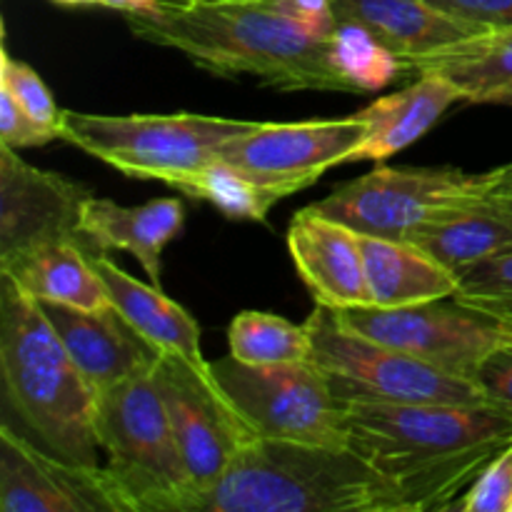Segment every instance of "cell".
Returning <instances> with one entry per match:
<instances>
[{
    "label": "cell",
    "instance_id": "cell-1",
    "mask_svg": "<svg viewBox=\"0 0 512 512\" xmlns=\"http://www.w3.org/2000/svg\"><path fill=\"white\" fill-rule=\"evenodd\" d=\"M125 20L135 38L180 50L213 75H253L285 93H353L335 58L330 0H190Z\"/></svg>",
    "mask_w": 512,
    "mask_h": 512
},
{
    "label": "cell",
    "instance_id": "cell-2",
    "mask_svg": "<svg viewBox=\"0 0 512 512\" xmlns=\"http://www.w3.org/2000/svg\"><path fill=\"white\" fill-rule=\"evenodd\" d=\"M348 448L403 488L415 512L450 510L485 465L512 445L503 403H345Z\"/></svg>",
    "mask_w": 512,
    "mask_h": 512
},
{
    "label": "cell",
    "instance_id": "cell-3",
    "mask_svg": "<svg viewBox=\"0 0 512 512\" xmlns=\"http://www.w3.org/2000/svg\"><path fill=\"white\" fill-rule=\"evenodd\" d=\"M198 512H415L395 480L350 448L255 438Z\"/></svg>",
    "mask_w": 512,
    "mask_h": 512
},
{
    "label": "cell",
    "instance_id": "cell-4",
    "mask_svg": "<svg viewBox=\"0 0 512 512\" xmlns=\"http://www.w3.org/2000/svg\"><path fill=\"white\" fill-rule=\"evenodd\" d=\"M0 370L5 398L50 453L98 463V393L73 363L38 300L0 273Z\"/></svg>",
    "mask_w": 512,
    "mask_h": 512
},
{
    "label": "cell",
    "instance_id": "cell-5",
    "mask_svg": "<svg viewBox=\"0 0 512 512\" xmlns=\"http://www.w3.org/2000/svg\"><path fill=\"white\" fill-rule=\"evenodd\" d=\"M95 438L123 512H195L198 493L153 368L98 393Z\"/></svg>",
    "mask_w": 512,
    "mask_h": 512
},
{
    "label": "cell",
    "instance_id": "cell-6",
    "mask_svg": "<svg viewBox=\"0 0 512 512\" xmlns=\"http://www.w3.org/2000/svg\"><path fill=\"white\" fill-rule=\"evenodd\" d=\"M253 125L250 120L195 113L95 115L63 110L60 138L128 178L160 180L175 188L208 168L225 140Z\"/></svg>",
    "mask_w": 512,
    "mask_h": 512
},
{
    "label": "cell",
    "instance_id": "cell-7",
    "mask_svg": "<svg viewBox=\"0 0 512 512\" xmlns=\"http://www.w3.org/2000/svg\"><path fill=\"white\" fill-rule=\"evenodd\" d=\"M310 333V360L328 373L340 400L373 403H498L475 380L433 368L390 345L343 328L335 310L318 305L305 320Z\"/></svg>",
    "mask_w": 512,
    "mask_h": 512
},
{
    "label": "cell",
    "instance_id": "cell-8",
    "mask_svg": "<svg viewBox=\"0 0 512 512\" xmlns=\"http://www.w3.org/2000/svg\"><path fill=\"white\" fill-rule=\"evenodd\" d=\"M210 370L258 438L348 448L345 400L315 360L250 365L228 355Z\"/></svg>",
    "mask_w": 512,
    "mask_h": 512
},
{
    "label": "cell",
    "instance_id": "cell-9",
    "mask_svg": "<svg viewBox=\"0 0 512 512\" xmlns=\"http://www.w3.org/2000/svg\"><path fill=\"white\" fill-rule=\"evenodd\" d=\"M335 318L353 333L468 380H475L493 350L512 340V320L458 295L403 308H345L335 310Z\"/></svg>",
    "mask_w": 512,
    "mask_h": 512
},
{
    "label": "cell",
    "instance_id": "cell-10",
    "mask_svg": "<svg viewBox=\"0 0 512 512\" xmlns=\"http://www.w3.org/2000/svg\"><path fill=\"white\" fill-rule=\"evenodd\" d=\"M490 173H465L460 168H375L368 175L338 185L315 208L340 220L360 235L408 240V235L435 215L458 205L483 200Z\"/></svg>",
    "mask_w": 512,
    "mask_h": 512
},
{
    "label": "cell",
    "instance_id": "cell-11",
    "mask_svg": "<svg viewBox=\"0 0 512 512\" xmlns=\"http://www.w3.org/2000/svg\"><path fill=\"white\" fill-rule=\"evenodd\" d=\"M368 133L358 113L335 120L255 123L225 140L215 158L243 175L270 205L300 193L333 165L348 163Z\"/></svg>",
    "mask_w": 512,
    "mask_h": 512
},
{
    "label": "cell",
    "instance_id": "cell-12",
    "mask_svg": "<svg viewBox=\"0 0 512 512\" xmlns=\"http://www.w3.org/2000/svg\"><path fill=\"white\" fill-rule=\"evenodd\" d=\"M153 378L200 505L235 455L258 435L223 393L210 365L198 368L180 355H160Z\"/></svg>",
    "mask_w": 512,
    "mask_h": 512
},
{
    "label": "cell",
    "instance_id": "cell-13",
    "mask_svg": "<svg viewBox=\"0 0 512 512\" xmlns=\"http://www.w3.org/2000/svg\"><path fill=\"white\" fill-rule=\"evenodd\" d=\"M0 510L123 512L105 468L43 453L8 423L0 428Z\"/></svg>",
    "mask_w": 512,
    "mask_h": 512
},
{
    "label": "cell",
    "instance_id": "cell-14",
    "mask_svg": "<svg viewBox=\"0 0 512 512\" xmlns=\"http://www.w3.org/2000/svg\"><path fill=\"white\" fill-rule=\"evenodd\" d=\"M88 198V188L33 168L15 148L0 143V260L35 243L80 238Z\"/></svg>",
    "mask_w": 512,
    "mask_h": 512
},
{
    "label": "cell",
    "instance_id": "cell-15",
    "mask_svg": "<svg viewBox=\"0 0 512 512\" xmlns=\"http://www.w3.org/2000/svg\"><path fill=\"white\" fill-rule=\"evenodd\" d=\"M288 250L318 305L330 310L373 305L358 230L303 208L290 223Z\"/></svg>",
    "mask_w": 512,
    "mask_h": 512
},
{
    "label": "cell",
    "instance_id": "cell-16",
    "mask_svg": "<svg viewBox=\"0 0 512 512\" xmlns=\"http://www.w3.org/2000/svg\"><path fill=\"white\" fill-rule=\"evenodd\" d=\"M38 303L95 393H103L158 363V350L113 305L85 310L45 300Z\"/></svg>",
    "mask_w": 512,
    "mask_h": 512
},
{
    "label": "cell",
    "instance_id": "cell-17",
    "mask_svg": "<svg viewBox=\"0 0 512 512\" xmlns=\"http://www.w3.org/2000/svg\"><path fill=\"white\" fill-rule=\"evenodd\" d=\"M330 10L338 23L368 30L403 63L490 33L443 13L428 0H330Z\"/></svg>",
    "mask_w": 512,
    "mask_h": 512
},
{
    "label": "cell",
    "instance_id": "cell-18",
    "mask_svg": "<svg viewBox=\"0 0 512 512\" xmlns=\"http://www.w3.org/2000/svg\"><path fill=\"white\" fill-rule=\"evenodd\" d=\"M185 208L180 198H155L135 208L90 195L80 213V238L88 240L95 253L125 250L133 255L150 283L163 288V250L183 230Z\"/></svg>",
    "mask_w": 512,
    "mask_h": 512
},
{
    "label": "cell",
    "instance_id": "cell-19",
    "mask_svg": "<svg viewBox=\"0 0 512 512\" xmlns=\"http://www.w3.org/2000/svg\"><path fill=\"white\" fill-rule=\"evenodd\" d=\"M103 280L113 308L158 350L160 355H180L198 368H208L200 350V328L185 308L168 298L158 285H145L125 273L105 253L90 255Z\"/></svg>",
    "mask_w": 512,
    "mask_h": 512
},
{
    "label": "cell",
    "instance_id": "cell-20",
    "mask_svg": "<svg viewBox=\"0 0 512 512\" xmlns=\"http://www.w3.org/2000/svg\"><path fill=\"white\" fill-rule=\"evenodd\" d=\"M463 100L458 85L438 73L418 75L413 85L390 93L360 110L368 133L360 140L348 163L385 160L423 138L455 103Z\"/></svg>",
    "mask_w": 512,
    "mask_h": 512
},
{
    "label": "cell",
    "instance_id": "cell-21",
    "mask_svg": "<svg viewBox=\"0 0 512 512\" xmlns=\"http://www.w3.org/2000/svg\"><path fill=\"white\" fill-rule=\"evenodd\" d=\"M0 273L10 275L35 300L63 303L73 308H110L108 290L93 268L90 255L80 248V238H60L35 243L0 260Z\"/></svg>",
    "mask_w": 512,
    "mask_h": 512
},
{
    "label": "cell",
    "instance_id": "cell-22",
    "mask_svg": "<svg viewBox=\"0 0 512 512\" xmlns=\"http://www.w3.org/2000/svg\"><path fill=\"white\" fill-rule=\"evenodd\" d=\"M408 243L433 255L460 278L473 265L512 250V215L485 195L430 218L408 235Z\"/></svg>",
    "mask_w": 512,
    "mask_h": 512
},
{
    "label": "cell",
    "instance_id": "cell-23",
    "mask_svg": "<svg viewBox=\"0 0 512 512\" xmlns=\"http://www.w3.org/2000/svg\"><path fill=\"white\" fill-rule=\"evenodd\" d=\"M360 248L370 295L378 308H403L458 293V275L408 240L360 235Z\"/></svg>",
    "mask_w": 512,
    "mask_h": 512
},
{
    "label": "cell",
    "instance_id": "cell-24",
    "mask_svg": "<svg viewBox=\"0 0 512 512\" xmlns=\"http://www.w3.org/2000/svg\"><path fill=\"white\" fill-rule=\"evenodd\" d=\"M408 73H438L458 85L465 103L512 105V28L490 30L458 45L405 60Z\"/></svg>",
    "mask_w": 512,
    "mask_h": 512
},
{
    "label": "cell",
    "instance_id": "cell-25",
    "mask_svg": "<svg viewBox=\"0 0 512 512\" xmlns=\"http://www.w3.org/2000/svg\"><path fill=\"white\" fill-rule=\"evenodd\" d=\"M228 343L230 355L250 365L308 360L313 350L308 325H295L278 315L258 313V310L235 315L228 330Z\"/></svg>",
    "mask_w": 512,
    "mask_h": 512
},
{
    "label": "cell",
    "instance_id": "cell-26",
    "mask_svg": "<svg viewBox=\"0 0 512 512\" xmlns=\"http://www.w3.org/2000/svg\"><path fill=\"white\" fill-rule=\"evenodd\" d=\"M335 58L353 93H375L405 75L403 60L378 43L368 30L353 23H338Z\"/></svg>",
    "mask_w": 512,
    "mask_h": 512
},
{
    "label": "cell",
    "instance_id": "cell-27",
    "mask_svg": "<svg viewBox=\"0 0 512 512\" xmlns=\"http://www.w3.org/2000/svg\"><path fill=\"white\" fill-rule=\"evenodd\" d=\"M173 190H180L188 198L208 200L220 213L235 220H265L273 208L253 183H248L243 175L220 163L218 158L208 168L175 185Z\"/></svg>",
    "mask_w": 512,
    "mask_h": 512
},
{
    "label": "cell",
    "instance_id": "cell-28",
    "mask_svg": "<svg viewBox=\"0 0 512 512\" xmlns=\"http://www.w3.org/2000/svg\"><path fill=\"white\" fill-rule=\"evenodd\" d=\"M0 88L8 90L30 118H35L40 125H45V128L55 130V133L60 135L63 110L55 105L48 85L40 80V75L35 73L28 63L13 58L5 48H3V65H0Z\"/></svg>",
    "mask_w": 512,
    "mask_h": 512
},
{
    "label": "cell",
    "instance_id": "cell-29",
    "mask_svg": "<svg viewBox=\"0 0 512 512\" xmlns=\"http://www.w3.org/2000/svg\"><path fill=\"white\" fill-rule=\"evenodd\" d=\"M455 295L495 315L508 313L512 308V250L465 270Z\"/></svg>",
    "mask_w": 512,
    "mask_h": 512
},
{
    "label": "cell",
    "instance_id": "cell-30",
    "mask_svg": "<svg viewBox=\"0 0 512 512\" xmlns=\"http://www.w3.org/2000/svg\"><path fill=\"white\" fill-rule=\"evenodd\" d=\"M453 508L463 512H510L512 510V445L485 465L473 480L465 498Z\"/></svg>",
    "mask_w": 512,
    "mask_h": 512
},
{
    "label": "cell",
    "instance_id": "cell-31",
    "mask_svg": "<svg viewBox=\"0 0 512 512\" xmlns=\"http://www.w3.org/2000/svg\"><path fill=\"white\" fill-rule=\"evenodd\" d=\"M60 138L55 130L45 128L38 120L30 118L18 100L0 88V143L10 145V148H35V145H45L50 140Z\"/></svg>",
    "mask_w": 512,
    "mask_h": 512
},
{
    "label": "cell",
    "instance_id": "cell-32",
    "mask_svg": "<svg viewBox=\"0 0 512 512\" xmlns=\"http://www.w3.org/2000/svg\"><path fill=\"white\" fill-rule=\"evenodd\" d=\"M428 3L483 30L512 28V0H428Z\"/></svg>",
    "mask_w": 512,
    "mask_h": 512
},
{
    "label": "cell",
    "instance_id": "cell-33",
    "mask_svg": "<svg viewBox=\"0 0 512 512\" xmlns=\"http://www.w3.org/2000/svg\"><path fill=\"white\" fill-rule=\"evenodd\" d=\"M475 380L490 398L512 408V340L485 358Z\"/></svg>",
    "mask_w": 512,
    "mask_h": 512
},
{
    "label": "cell",
    "instance_id": "cell-34",
    "mask_svg": "<svg viewBox=\"0 0 512 512\" xmlns=\"http://www.w3.org/2000/svg\"><path fill=\"white\" fill-rule=\"evenodd\" d=\"M488 198L512 215V163L493 170Z\"/></svg>",
    "mask_w": 512,
    "mask_h": 512
},
{
    "label": "cell",
    "instance_id": "cell-35",
    "mask_svg": "<svg viewBox=\"0 0 512 512\" xmlns=\"http://www.w3.org/2000/svg\"><path fill=\"white\" fill-rule=\"evenodd\" d=\"M185 0H163V5H183ZM163 5H160V8H163Z\"/></svg>",
    "mask_w": 512,
    "mask_h": 512
},
{
    "label": "cell",
    "instance_id": "cell-36",
    "mask_svg": "<svg viewBox=\"0 0 512 512\" xmlns=\"http://www.w3.org/2000/svg\"><path fill=\"white\" fill-rule=\"evenodd\" d=\"M503 318H508V320H512V308L508 310V313H503Z\"/></svg>",
    "mask_w": 512,
    "mask_h": 512
},
{
    "label": "cell",
    "instance_id": "cell-37",
    "mask_svg": "<svg viewBox=\"0 0 512 512\" xmlns=\"http://www.w3.org/2000/svg\"><path fill=\"white\" fill-rule=\"evenodd\" d=\"M185 3H190V0H185Z\"/></svg>",
    "mask_w": 512,
    "mask_h": 512
},
{
    "label": "cell",
    "instance_id": "cell-38",
    "mask_svg": "<svg viewBox=\"0 0 512 512\" xmlns=\"http://www.w3.org/2000/svg\"><path fill=\"white\" fill-rule=\"evenodd\" d=\"M510 512H512V510H510Z\"/></svg>",
    "mask_w": 512,
    "mask_h": 512
}]
</instances>
